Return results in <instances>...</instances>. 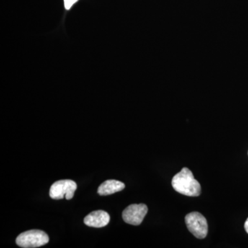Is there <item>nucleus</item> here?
<instances>
[{"instance_id":"nucleus-1","label":"nucleus","mask_w":248,"mask_h":248,"mask_svg":"<svg viewBox=\"0 0 248 248\" xmlns=\"http://www.w3.org/2000/svg\"><path fill=\"white\" fill-rule=\"evenodd\" d=\"M172 186L174 190L188 197H198L202 192L200 183L187 168H184L172 178Z\"/></svg>"},{"instance_id":"nucleus-2","label":"nucleus","mask_w":248,"mask_h":248,"mask_svg":"<svg viewBox=\"0 0 248 248\" xmlns=\"http://www.w3.org/2000/svg\"><path fill=\"white\" fill-rule=\"evenodd\" d=\"M49 237L45 232L32 230L24 232L17 236L16 244L24 248H39L48 244Z\"/></svg>"},{"instance_id":"nucleus-3","label":"nucleus","mask_w":248,"mask_h":248,"mask_svg":"<svg viewBox=\"0 0 248 248\" xmlns=\"http://www.w3.org/2000/svg\"><path fill=\"white\" fill-rule=\"evenodd\" d=\"M185 221L187 229L197 239L205 238L208 232L206 218L198 212H192L186 216Z\"/></svg>"},{"instance_id":"nucleus-4","label":"nucleus","mask_w":248,"mask_h":248,"mask_svg":"<svg viewBox=\"0 0 248 248\" xmlns=\"http://www.w3.org/2000/svg\"><path fill=\"white\" fill-rule=\"evenodd\" d=\"M148 207L145 204H132L122 213L124 221L128 224L139 226L148 213Z\"/></svg>"},{"instance_id":"nucleus-5","label":"nucleus","mask_w":248,"mask_h":248,"mask_svg":"<svg viewBox=\"0 0 248 248\" xmlns=\"http://www.w3.org/2000/svg\"><path fill=\"white\" fill-rule=\"evenodd\" d=\"M78 186L74 181L66 179L54 183L51 186L49 195L53 200H60L63 199L68 192H76Z\"/></svg>"},{"instance_id":"nucleus-6","label":"nucleus","mask_w":248,"mask_h":248,"mask_svg":"<svg viewBox=\"0 0 248 248\" xmlns=\"http://www.w3.org/2000/svg\"><path fill=\"white\" fill-rule=\"evenodd\" d=\"M110 215L103 210L92 212L84 218V223L86 226L93 228H103L107 226L110 222Z\"/></svg>"},{"instance_id":"nucleus-7","label":"nucleus","mask_w":248,"mask_h":248,"mask_svg":"<svg viewBox=\"0 0 248 248\" xmlns=\"http://www.w3.org/2000/svg\"><path fill=\"white\" fill-rule=\"evenodd\" d=\"M125 188L124 183L117 180H107L98 187L97 193L101 196L112 195Z\"/></svg>"},{"instance_id":"nucleus-8","label":"nucleus","mask_w":248,"mask_h":248,"mask_svg":"<svg viewBox=\"0 0 248 248\" xmlns=\"http://www.w3.org/2000/svg\"><path fill=\"white\" fill-rule=\"evenodd\" d=\"M63 1H64L65 9L70 10L73 5L78 2V0H63Z\"/></svg>"},{"instance_id":"nucleus-9","label":"nucleus","mask_w":248,"mask_h":248,"mask_svg":"<svg viewBox=\"0 0 248 248\" xmlns=\"http://www.w3.org/2000/svg\"><path fill=\"white\" fill-rule=\"evenodd\" d=\"M75 192H68L66 195H65V198L67 200H71V199L73 198V196H74Z\"/></svg>"},{"instance_id":"nucleus-10","label":"nucleus","mask_w":248,"mask_h":248,"mask_svg":"<svg viewBox=\"0 0 248 248\" xmlns=\"http://www.w3.org/2000/svg\"><path fill=\"white\" fill-rule=\"evenodd\" d=\"M245 230H246V232L248 234V219L246 220V223H245Z\"/></svg>"}]
</instances>
